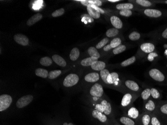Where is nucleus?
<instances>
[{
  "instance_id": "f257e3e1",
  "label": "nucleus",
  "mask_w": 167,
  "mask_h": 125,
  "mask_svg": "<svg viewBox=\"0 0 167 125\" xmlns=\"http://www.w3.org/2000/svg\"><path fill=\"white\" fill-rule=\"evenodd\" d=\"M95 110L104 113L106 115H109L111 113V105L106 100H103L101 104H98L95 106Z\"/></svg>"
},
{
  "instance_id": "f03ea898",
  "label": "nucleus",
  "mask_w": 167,
  "mask_h": 125,
  "mask_svg": "<svg viewBox=\"0 0 167 125\" xmlns=\"http://www.w3.org/2000/svg\"><path fill=\"white\" fill-rule=\"evenodd\" d=\"M12 98L9 95L3 94L0 96V112H3L10 106Z\"/></svg>"
},
{
  "instance_id": "7ed1b4c3",
  "label": "nucleus",
  "mask_w": 167,
  "mask_h": 125,
  "mask_svg": "<svg viewBox=\"0 0 167 125\" xmlns=\"http://www.w3.org/2000/svg\"><path fill=\"white\" fill-rule=\"evenodd\" d=\"M79 81V76L75 74H70L65 78L63 85L66 87H71L76 85Z\"/></svg>"
},
{
  "instance_id": "20e7f679",
  "label": "nucleus",
  "mask_w": 167,
  "mask_h": 125,
  "mask_svg": "<svg viewBox=\"0 0 167 125\" xmlns=\"http://www.w3.org/2000/svg\"><path fill=\"white\" fill-rule=\"evenodd\" d=\"M90 93L91 96L94 97H101L104 93L102 86L100 84H95L91 88Z\"/></svg>"
},
{
  "instance_id": "39448f33",
  "label": "nucleus",
  "mask_w": 167,
  "mask_h": 125,
  "mask_svg": "<svg viewBox=\"0 0 167 125\" xmlns=\"http://www.w3.org/2000/svg\"><path fill=\"white\" fill-rule=\"evenodd\" d=\"M33 98V96L30 95L23 96L18 100L16 103V106L19 109L23 108L32 102Z\"/></svg>"
},
{
  "instance_id": "423d86ee",
  "label": "nucleus",
  "mask_w": 167,
  "mask_h": 125,
  "mask_svg": "<svg viewBox=\"0 0 167 125\" xmlns=\"http://www.w3.org/2000/svg\"><path fill=\"white\" fill-rule=\"evenodd\" d=\"M149 74L151 78L158 82H163L165 80V77L159 70L152 69L150 70Z\"/></svg>"
},
{
  "instance_id": "0eeeda50",
  "label": "nucleus",
  "mask_w": 167,
  "mask_h": 125,
  "mask_svg": "<svg viewBox=\"0 0 167 125\" xmlns=\"http://www.w3.org/2000/svg\"><path fill=\"white\" fill-rule=\"evenodd\" d=\"M14 40L17 43L22 46H27L29 45V39L26 36L21 34H16L14 36Z\"/></svg>"
},
{
  "instance_id": "6e6552de",
  "label": "nucleus",
  "mask_w": 167,
  "mask_h": 125,
  "mask_svg": "<svg viewBox=\"0 0 167 125\" xmlns=\"http://www.w3.org/2000/svg\"><path fill=\"white\" fill-rule=\"evenodd\" d=\"M92 115L93 118H94L95 119H98L100 122L102 123H105L107 122V117L106 115L98 111V110L95 109L92 112Z\"/></svg>"
},
{
  "instance_id": "1a4fd4ad",
  "label": "nucleus",
  "mask_w": 167,
  "mask_h": 125,
  "mask_svg": "<svg viewBox=\"0 0 167 125\" xmlns=\"http://www.w3.org/2000/svg\"><path fill=\"white\" fill-rule=\"evenodd\" d=\"M144 14L148 17L158 18L161 17L162 13L161 11L156 9H146L144 11Z\"/></svg>"
},
{
  "instance_id": "9d476101",
  "label": "nucleus",
  "mask_w": 167,
  "mask_h": 125,
  "mask_svg": "<svg viewBox=\"0 0 167 125\" xmlns=\"http://www.w3.org/2000/svg\"><path fill=\"white\" fill-rule=\"evenodd\" d=\"M100 79L99 74L97 73H91L86 75L85 80L89 83H95Z\"/></svg>"
},
{
  "instance_id": "9b49d317",
  "label": "nucleus",
  "mask_w": 167,
  "mask_h": 125,
  "mask_svg": "<svg viewBox=\"0 0 167 125\" xmlns=\"http://www.w3.org/2000/svg\"><path fill=\"white\" fill-rule=\"evenodd\" d=\"M77 1L81 2L82 5L87 7L89 5H95L98 7L102 5V2L100 0H80Z\"/></svg>"
},
{
  "instance_id": "f8f14e48",
  "label": "nucleus",
  "mask_w": 167,
  "mask_h": 125,
  "mask_svg": "<svg viewBox=\"0 0 167 125\" xmlns=\"http://www.w3.org/2000/svg\"><path fill=\"white\" fill-rule=\"evenodd\" d=\"M110 20L112 24L115 28L117 29H120L123 27V23L121 19L115 16H112L110 18Z\"/></svg>"
},
{
  "instance_id": "ddd939ff",
  "label": "nucleus",
  "mask_w": 167,
  "mask_h": 125,
  "mask_svg": "<svg viewBox=\"0 0 167 125\" xmlns=\"http://www.w3.org/2000/svg\"><path fill=\"white\" fill-rule=\"evenodd\" d=\"M42 18H43V16L42 14L40 13L36 14L34 15L32 17H31V18L27 21V24L29 26H31L41 20L42 19Z\"/></svg>"
},
{
  "instance_id": "4468645a",
  "label": "nucleus",
  "mask_w": 167,
  "mask_h": 125,
  "mask_svg": "<svg viewBox=\"0 0 167 125\" xmlns=\"http://www.w3.org/2000/svg\"><path fill=\"white\" fill-rule=\"evenodd\" d=\"M155 46L152 43H146L142 44L141 46V49L146 53H151L153 52L155 50Z\"/></svg>"
},
{
  "instance_id": "2eb2a0df",
  "label": "nucleus",
  "mask_w": 167,
  "mask_h": 125,
  "mask_svg": "<svg viewBox=\"0 0 167 125\" xmlns=\"http://www.w3.org/2000/svg\"><path fill=\"white\" fill-rule=\"evenodd\" d=\"M125 85L127 88L133 91H138L139 90V86L134 81L127 80L125 82Z\"/></svg>"
},
{
  "instance_id": "dca6fc26",
  "label": "nucleus",
  "mask_w": 167,
  "mask_h": 125,
  "mask_svg": "<svg viewBox=\"0 0 167 125\" xmlns=\"http://www.w3.org/2000/svg\"><path fill=\"white\" fill-rule=\"evenodd\" d=\"M119 80V75L118 73H116V72H112V73H110L107 78V81H108V84H117V82Z\"/></svg>"
},
{
  "instance_id": "f3484780",
  "label": "nucleus",
  "mask_w": 167,
  "mask_h": 125,
  "mask_svg": "<svg viewBox=\"0 0 167 125\" xmlns=\"http://www.w3.org/2000/svg\"><path fill=\"white\" fill-rule=\"evenodd\" d=\"M87 10L89 15L93 18V19H99L100 17V13L97 11L96 10L92 8L90 6L87 7Z\"/></svg>"
},
{
  "instance_id": "a211bd4d",
  "label": "nucleus",
  "mask_w": 167,
  "mask_h": 125,
  "mask_svg": "<svg viewBox=\"0 0 167 125\" xmlns=\"http://www.w3.org/2000/svg\"><path fill=\"white\" fill-rule=\"evenodd\" d=\"M52 59H53L54 62H55L58 65H59L60 66L64 67L67 65L66 61L63 59V58L61 57L58 55H53Z\"/></svg>"
},
{
  "instance_id": "6ab92c4d",
  "label": "nucleus",
  "mask_w": 167,
  "mask_h": 125,
  "mask_svg": "<svg viewBox=\"0 0 167 125\" xmlns=\"http://www.w3.org/2000/svg\"><path fill=\"white\" fill-rule=\"evenodd\" d=\"M98 59L90 57V58H87L86 59H83L81 62V64L83 66H91L92 65H93L95 62L98 61Z\"/></svg>"
},
{
  "instance_id": "aec40b11",
  "label": "nucleus",
  "mask_w": 167,
  "mask_h": 125,
  "mask_svg": "<svg viewBox=\"0 0 167 125\" xmlns=\"http://www.w3.org/2000/svg\"><path fill=\"white\" fill-rule=\"evenodd\" d=\"M91 68L95 71H101L105 69L106 67V64L102 61H99L95 62L93 65H92Z\"/></svg>"
},
{
  "instance_id": "412c9836",
  "label": "nucleus",
  "mask_w": 167,
  "mask_h": 125,
  "mask_svg": "<svg viewBox=\"0 0 167 125\" xmlns=\"http://www.w3.org/2000/svg\"><path fill=\"white\" fill-rule=\"evenodd\" d=\"M128 116L131 119H137L139 116V112L137 109L133 107L128 110Z\"/></svg>"
},
{
  "instance_id": "4be33fe9",
  "label": "nucleus",
  "mask_w": 167,
  "mask_h": 125,
  "mask_svg": "<svg viewBox=\"0 0 167 125\" xmlns=\"http://www.w3.org/2000/svg\"><path fill=\"white\" fill-rule=\"evenodd\" d=\"M132 99V96L131 94L129 93L126 94L123 97L122 100L121 101V105L123 107H127L131 103Z\"/></svg>"
},
{
  "instance_id": "5701e85b",
  "label": "nucleus",
  "mask_w": 167,
  "mask_h": 125,
  "mask_svg": "<svg viewBox=\"0 0 167 125\" xmlns=\"http://www.w3.org/2000/svg\"><path fill=\"white\" fill-rule=\"evenodd\" d=\"M35 74L40 77L46 78L48 77L49 73L47 70L44 69L42 68H38L35 71Z\"/></svg>"
},
{
  "instance_id": "b1692460",
  "label": "nucleus",
  "mask_w": 167,
  "mask_h": 125,
  "mask_svg": "<svg viewBox=\"0 0 167 125\" xmlns=\"http://www.w3.org/2000/svg\"><path fill=\"white\" fill-rule=\"evenodd\" d=\"M88 52L91 57L95 58L97 59H99V58L100 57V55L99 54L97 49L95 47H90L88 49Z\"/></svg>"
},
{
  "instance_id": "393cba45",
  "label": "nucleus",
  "mask_w": 167,
  "mask_h": 125,
  "mask_svg": "<svg viewBox=\"0 0 167 125\" xmlns=\"http://www.w3.org/2000/svg\"><path fill=\"white\" fill-rule=\"evenodd\" d=\"M80 56V51L77 48H73L70 54V59L73 61L77 60Z\"/></svg>"
},
{
  "instance_id": "a878e982",
  "label": "nucleus",
  "mask_w": 167,
  "mask_h": 125,
  "mask_svg": "<svg viewBox=\"0 0 167 125\" xmlns=\"http://www.w3.org/2000/svg\"><path fill=\"white\" fill-rule=\"evenodd\" d=\"M120 122L124 125H135L136 124L133 119L127 117H122L120 118Z\"/></svg>"
},
{
  "instance_id": "bb28decb",
  "label": "nucleus",
  "mask_w": 167,
  "mask_h": 125,
  "mask_svg": "<svg viewBox=\"0 0 167 125\" xmlns=\"http://www.w3.org/2000/svg\"><path fill=\"white\" fill-rule=\"evenodd\" d=\"M134 8V6L131 3H122L119 4L116 6L117 9L121 10H131Z\"/></svg>"
},
{
  "instance_id": "cd10ccee",
  "label": "nucleus",
  "mask_w": 167,
  "mask_h": 125,
  "mask_svg": "<svg viewBox=\"0 0 167 125\" xmlns=\"http://www.w3.org/2000/svg\"><path fill=\"white\" fill-rule=\"evenodd\" d=\"M52 59L48 57L42 58L40 60V63L44 66H50L52 65Z\"/></svg>"
},
{
  "instance_id": "c85d7f7f",
  "label": "nucleus",
  "mask_w": 167,
  "mask_h": 125,
  "mask_svg": "<svg viewBox=\"0 0 167 125\" xmlns=\"http://www.w3.org/2000/svg\"><path fill=\"white\" fill-rule=\"evenodd\" d=\"M100 76H101V79H102L103 82L105 83L108 84V81H107V78L110 73L109 71L107 69H104L100 71Z\"/></svg>"
},
{
  "instance_id": "c756f323",
  "label": "nucleus",
  "mask_w": 167,
  "mask_h": 125,
  "mask_svg": "<svg viewBox=\"0 0 167 125\" xmlns=\"http://www.w3.org/2000/svg\"><path fill=\"white\" fill-rule=\"evenodd\" d=\"M62 73V71L61 70H54L51 71L48 75V78L50 79H55L57 78L58 77H59Z\"/></svg>"
},
{
  "instance_id": "7c9ffc66",
  "label": "nucleus",
  "mask_w": 167,
  "mask_h": 125,
  "mask_svg": "<svg viewBox=\"0 0 167 125\" xmlns=\"http://www.w3.org/2000/svg\"><path fill=\"white\" fill-rule=\"evenodd\" d=\"M151 117L147 114L143 115L141 118V123L142 125H150L151 123Z\"/></svg>"
},
{
  "instance_id": "2f4dec72",
  "label": "nucleus",
  "mask_w": 167,
  "mask_h": 125,
  "mask_svg": "<svg viewBox=\"0 0 167 125\" xmlns=\"http://www.w3.org/2000/svg\"><path fill=\"white\" fill-rule=\"evenodd\" d=\"M119 33V30L116 28H111L106 32V35L108 37H113L117 35Z\"/></svg>"
},
{
  "instance_id": "473e14b6",
  "label": "nucleus",
  "mask_w": 167,
  "mask_h": 125,
  "mask_svg": "<svg viewBox=\"0 0 167 125\" xmlns=\"http://www.w3.org/2000/svg\"><path fill=\"white\" fill-rule=\"evenodd\" d=\"M135 61H136V57L135 56H133L131 58H130L129 59H128L122 62L121 65L122 67H127L134 63Z\"/></svg>"
},
{
  "instance_id": "72a5a7b5",
  "label": "nucleus",
  "mask_w": 167,
  "mask_h": 125,
  "mask_svg": "<svg viewBox=\"0 0 167 125\" xmlns=\"http://www.w3.org/2000/svg\"><path fill=\"white\" fill-rule=\"evenodd\" d=\"M156 105L154 102L152 100L149 101L145 105V108L149 111L152 112L155 110Z\"/></svg>"
},
{
  "instance_id": "f704fd0d",
  "label": "nucleus",
  "mask_w": 167,
  "mask_h": 125,
  "mask_svg": "<svg viewBox=\"0 0 167 125\" xmlns=\"http://www.w3.org/2000/svg\"><path fill=\"white\" fill-rule=\"evenodd\" d=\"M126 49V47L125 45H120L119 46L114 49L113 51V53L115 55L119 54L125 51Z\"/></svg>"
},
{
  "instance_id": "c9c22d12",
  "label": "nucleus",
  "mask_w": 167,
  "mask_h": 125,
  "mask_svg": "<svg viewBox=\"0 0 167 125\" xmlns=\"http://www.w3.org/2000/svg\"><path fill=\"white\" fill-rule=\"evenodd\" d=\"M121 43H122V41H121V40L119 38H114L111 41L110 45H111L112 48L115 49L120 45H121Z\"/></svg>"
},
{
  "instance_id": "e433bc0d",
  "label": "nucleus",
  "mask_w": 167,
  "mask_h": 125,
  "mask_svg": "<svg viewBox=\"0 0 167 125\" xmlns=\"http://www.w3.org/2000/svg\"><path fill=\"white\" fill-rule=\"evenodd\" d=\"M151 95V89H146L142 92L141 94V96L144 100H147V99H149L150 96Z\"/></svg>"
},
{
  "instance_id": "4c0bfd02",
  "label": "nucleus",
  "mask_w": 167,
  "mask_h": 125,
  "mask_svg": "<svg viewBox=\"0 0 167 125\" xmlns=\"http://www.w3.org/2000/svg\"><path fill=\"white\" fill-rule=\"evenodd\" d=\"M140 34L137 32H133L129 36V39L132 41L138 40L140 38Z\"/></svg>"
},
{
  "instance_id": "58836bf2",
  "label": "nucleus",
  "mask_w": 167,
  "mask_h": 125,
  "mask_svg": "<svg viewBox=\"0 0 167 125\" xmlns=\"http://www.w3.org/2000/svg\"><path fill=\"white\" fill-rule=\"evenodd\" d=\"M136 2L139 5L146 7H148L152 5V3L147 0H136Z\"/></svg>"
},
{
  "instance_id": "ea45409f",
  "label": "nucleus",
  "mask_w": 167,
  "mask_h": 125,
  "mask_svg": "<svg viewBox=\"0 0 167 125\" xmlns=\"http://www.w3.org/2000/svg\"><path fill=\"white\" fill-rule=\"evenodd\" d=\"M108 42L109 39L107 38H104V39H103L102 40H101L100 42H99V43H98L97 45H96V49H100L103 47H104L106 45V44L108 43Z\"/></svg>"
},
{
  "instance_id": "a19ab883",
  "label": "nucleus",
  "mask_w": 167,
  "mask_h": 125,
  "mask_svg": "<svg viewBox=\"0 0 167 125\" xmlns=\"http://www.w3.org/2000/svg\"><path fill=\"white\" fill-rule=\"evenodd\" d=\"M65 13V10L63 8H61L60 9L57 10L56 11L54 12L52 14V17H59L63 15Z\"/></svg>"
},
{
  "instance_id": "79ce46f5",
  "label": "nucleus",
  "mask_w": 167,
  "mask_h": 125,
  "mask_svg": "<svg viewBox=\"0 0 167 125\" xmlns=\"http://www.w3.org/2000/svg\"><path fill=\"white\" fill-rule=\"evenodd\" d=\"M151 94L152 97L154 99H158L159 98L160 94L159 92L158 91V90H157L155 88H152L151 89Z\"/></svg>"
},
{
  "instance_id": "37998d69",
  "label": "nucleus",
  "mask_w": 167,
  "mask_h": 125,
  "mask_svg": "<svg viewBox=\"0 0 167 125\" xmlns=\"http://www.w3.org/2000/svg\"><path fill=\"white\" fill-rule=\"evenodd\" d=\"M120 14L124 17H129L132 15V12L130 10H125L120 11Z\"/></svg>"
},
{
  "instance_id": "c03bdc74",
  "label": "nucleus",
  "mask_w": 167,
  "mask_h": 125,
  "mask_svg": "<svg viewBox=\"0 0 167 125\" xmlns=\"http://www.w3.org/2000/svg\"><path fill=\"white\" fill-rule=\"evenodd\" d=\"M151 125H162L161 122L156 117H153L151 120Z\"/></svg>"
},
{
  "instance_id": "a18cd8bd",
  "label": "nucleus",
  "mask_w": 167,
  "mask_h": 125,
  "mask_svg": "<svg viewBox=\"0 0 167 125\" xmlns=\"http://www.w3.org/2000/svg\"><path fill=\"white\" fill-rule=\"evenodd\" d=\"M158 54H157L156 53H151L148 56V60L150 62H152L154 60V58L156 57H158Z\"/></svg>"
},
{
  "instance_id": "49530a36",
  "label": "nucleus",
  "mask_w": 167,
  "mask_h": 125,
  "mask_svg": "<svg viewBox=\"0 0 167 125\" xmlns=\"http://www.w3.org/2000/svg\"><path fill=\"white\" fill-rule=\"evenodd\" d=\"M160 112L162 113L163 114L167 115V104L163 105L162 106L160 107Z\"/></svg>"
},
{
  "instance_id": "de8ad7c7",
  "label": "nucleus",
  "mask_w": 167,
  "mask_h": 125,
  "mask_svg": "<svg viewBox=\"0 0 167 125\" xmlns=\"http://www.w3.org/2000/svg\"><path fill=\"white\" fill-rule=\"evenodd\" d=\"M89 6H90L92 7V8L98 11L100 14H104V13H105V12H104V10L102 9L101 8H99V7L96 6H95V5H89Z\"/></svg>"
},
{
  "instance_id": "09e8293b",
  "label": "nucleus",
  "mask_w": 167,
  "mask_h": 125,
  "mask_svg": "<svg viewBox=\"0 0 167 125\" xmlns=\"http://www.w3.org/2000/svg\"><path fill=\"white\" fill-rule=\"evenodd\" d=\"M112 49V48L111 46V45H108L107 46H105L104 47V50L105 51H108L110 50L111 49Z\"/></svg>"
},
{
  "instance_id": "8fccbe9b",
  "label": "nucleus",
  "mask_w": 167,
  "mask_h": 125,
  "mask_svg": "<svg viewBox=\"0 0 167 125\" xmlns=\"http://www.w3.org/2000/svg\"><path fill=\"white\" fill-rule=\"evenodd\" d=\"M162 37L165 39H167V28L163 32Z\"/></svg>"
},
{
  "instance_id": "3c124183",
  "label": "nucleus",
  "mask_w": 167,
  "mask_h": 125,
  "mask_svg": "<svg viewBox=\"0 0 167 125\" xmlns=\"http://www.w3.org/2000/svg\"><path fill=\"white\" fill-rule=\"evenodd\" d=\"M108 1L109 2L115 3V2H119V0H108Z\"/></svg>"
},
{
  "instance_id": "603ef678",
  "label": "nucleus",
  "mask_w": 167,
  "mask_h": 125,
  "mask_svg": "<svg viewBox=\"0 0 167 125\" xmlns=\"http://www.w3.org/2000/svg\"><path fill=\"white\" fill-rule=\"evenodd\" d=\"M63 125H74L73 123H67L66 122H65L63 124Z\"/></svg>"
},
{
  "instance_id": "864d4df0",
  "label": "nucleus",
  "mask_w": 167,
  "mask_h": 125,
  "mask_svg": "<svg viewBox=\"0 0 167 125\" xmlns=\"http://www.w3.org/2000/svg\"><path fill=\"white\" fill-rule=\"evenodd\" d=\"M166 3L167 4V1H166Z\"/></svg>"
}]
</instances>
